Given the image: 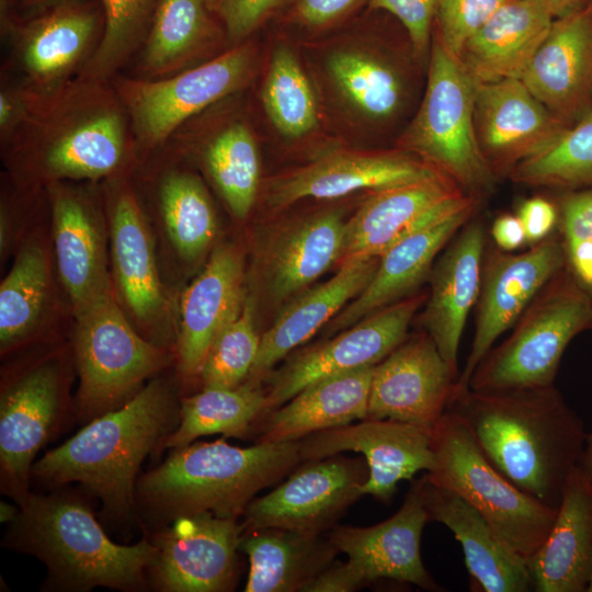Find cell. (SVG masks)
Returning a JSON list of instances; mask_svg holds the SVG:
<instances>
[{"mask_svg": "<svg viewBox=\"0 0 592 592\" xmlns=\"http://www.w3.org/2000/svg\"><path fill=\"white\" fill-rule=\"evenodd\" d=\"M303 462L357 452L368 468L362 494L391 501L397 486L434 465L433 430L394 420L366 418L356 424L312 433L298 441Z\"/></svg>", "mask_w": 592, "mask_h": 592, "instance_id": "23", "label": "cell"}, {"mask_svg": "<svg viewBox=\"0 0 592 592\" xmlns=\"http://www.w3.org/2000/svg\"><path fill=\"white\" fill-rule=\"evenodd\" d=\"M441 174L431 164L403 156L335 152L278 179L272 184L266 202L273 208H283L308 197L331 200Z\"/></svg>", "mask_w": 592, "mask_h": 592, "instance_id": "31", "label": "cell"}, {"mask_svg": "<svg viewBox=\"0 0 592 592\" xmlns=\"http://www.w3.org/2000/svg\"><path fill=\"white\" fill-rule=\"evenodd\" d=\"M521 80L563 122L592 100V0L556 19Z\"/></svg>", "mask_w": 592, "mask_h": 592, "instance_id": "30", "label": "cell"}, {"mask_svg": "<svg viewBox=\"0 0 592 592\" xmlns=\"http://www.w3.org/2000/svg\"><path fill=\"white\" fill-rule=\"evenodd\" d=\"M485 251V227L478 220H469L436 259L429 275L431 287L422 323L446 363L458 374L459 344L478 299Z\"/></svg>", "mask_w": 592, "mask_h": 592, "instance_id": "28", "label": "cell"}, {"mask_svg": "<svg viewBox=\"0 0 592 592\" xmlns=\"http://www.w3.org/2000/svg\"><path fill=\"white\" fill-rule=\"evenodd\" d=\"M433 449L428 479L467 501L527 560L549 534L558 509L526 494L501 474L453 412L447 411L433 429Z\"/></svg>", "mask_w": 592, "mask_h": 592, "instance_id": "10", "label": "cell"}, {"mask_svg": "<svg viewBox=\"0 0 592 592\" xmlns=\"http://www.w3.org/2000/svg\"><path fill=\"white\" fill-rule=\"evenodd\" d=\"M429 520L446 526L460 544L470 588L479 592H527L532 578L520 557L491 524L455 492L419 479Z\"/></svg>", "mask_w": 592, "mask_h": 592, "instance_id": "29", "label": "cell"}, {"mask_svg": "<svg viewBox=\"0 0 592 592\" xmlns=\"http://www.w3.org/2000/svg\"><path fill=\"white\" fill-rule=\"evenodd\" d=\"M253 66L252 47L239 44L169 77L115 76L111 81L128 114L139 164L162 150L187 121L241 89Z\"/></svg>", "mask_w": 592, "mask_h": 592, "instance_id": "13", "label": "cell"}, {"mask_svg": "<svg viewBox=\"0 0 592 592\" xmlns=\"http://www.w3.org/2000/svg\"><path fill=\"white\" fill-rule=\"evenodd\" d=\"M69 339L79 379L72 414L84 424L122 407L175 365V352L144 338L114 295L78 314Z\"/></svg>", "mask_w": 592, "mask_h": 592, "instance_id": "7", "label": "cell"}, {"mask_svg": "<svg viewBox=\"0 0 592 592\" xmlns=\"http://www.w3.org/2000/svg\"><path fill=\"white\" fill-rule=\"evenodd\" d=\"M327 67L343 95L364 114L386 117L396 111L401 87L385 64L363 53L342 50L329 57Z\"/></svg>", "mask_w": 592, "mask_h": 592, "instance_id": "44", "label": "cell"}, {"mask_svg": "<svg viewBox=\"0 0 592 592\" xmlns=\"http://www.w3.org/2000/svg\"><path fill=\"white\" fill-rule=\"evenodd\" d=\"M491 236L496 247L509 252H514L527 243L524 227L517 215L498 216L492 224Z\"/></svg>", "mask_w": 592, "mask_h": 592, "instance_id": "55", "label": "cell"}, {"mask_svg": "<svg viewBox=\"0 0 592 592\" xmlns=\"http://www.w3.org/2000/svg\"><path fill=\"white\" fill-rule=\"evenodd\" d=\"M439 0H371L369 7L395 15L407 30L418 53H422L430 38L431 24Z\"/></svg>", "mask_w": 592, "mask_h": 592, "instance_id": "49", "label": "cell"}, {"mask_svg": "<svg viewBox=\"0 0 592 592\" xmlns=\"http://www.w3.org/2000/svg\"><path fill=\"white\" fill-rule=\"evenodd\" d=\"M19 509L2 544L43 561L47 588L83 592L96 587L122 591L147 587L156 554L152 540L112 542L80 496L31 492Z\"/></svg>", "mask_w": 592, "mask_h": 592, "instance_id": "5", "label": "cell"}, {"mask_svg": "<svg viewBox=\"0 0 592 592\" xmlns=\"http://www.w3.org/2000/svg\"><path fill=\"white\" fill-rule=\"evenodd\" d=\"M264 111L285 137L298 138L312 130L318 121L310 82L287 47L273 53L263 89Z\"/></svg>", "mask_w": 592, "mask_h": 592, "instance_id": "43", "label": "cell"}, {"mask_svg": "<svg viewBox=\"0 0 592 592\" xmlns=\"http://www.w3.org/2000/svg\"><path fill=\"white\" fill-rule=\"evenodd\" d=\"M424 300L423 295H409L395 301L334 338L297 352L278 369L266 374V413L314 382L377 365L406 340L410 322Z\"/></svg>", "mask_w": 592, "mask_h": 592, "instance_id": "17", "label": "cell"}, {"mask_svg": "<svg viewBox=\"0 0 592 592\" xmlns=\"http://www.w3.org/2000/svg\"><path fill=\"white\" fill-rule=\"evenodd\" d=\"M11 61L21 82L45 91L79 75L103 33L102 7L61 0L26 20L5 19Z\"/></svg>", "mask_w": 592, "mask_h": 592, "instance_id": "16", "label": "cell"}, {"mask_svg": "<svg viewBox=\"0 0 592 592\" xmlns=\"http://www.w3.org/2000/svg\"><path fill=\"white\" fill-rule=\"evenodd\" d=\"M158 0H100L103 33L79 77L111 81L139 52L149 32Z\"/></svg>", "mask_w": 592, "mask_h": 592, "instance_id": "42", "label": "cell"}, {"mask_svg": "<svg viewBox=\"0 0 592 592\" xmlns=\"http://www.w3.org/2000/svg\"><path fill=\"white\" fill-rule=\"evenodd\" d=\"M554 21L547 0H506L467 41L458 61L475 83L521 79Z\"/></svg>", "mask_w": 592, "mask_h": 592, "instance_id": "32", "label": "cell"}, {"mask_svg": "<svg viewBox=\"0 0 592 592\" xmlns=\"http://www.w3.org/2000/svg\"><path fill=\"white\" fill-rule=\"evenodd\" d=\"M590 1L591 0H547L555 20L580 10Z\"/></svg>", "mask_w": 592, "mask_h": 592, "instance_id": "56", "label": "cell"}, {"mask_svg": "<svg viewBox=\"0 0 592 592\" xmlns=\"http://www.w3.org/2000/svg\"><path fill=\"white\" fill-rule=\"evenodd\" d=\"M205 0H158L134 77L160 79L191 68L213 35Z\"/></svg>", "mask_w": 592, "mask_h": 592, "instance_id": "38", "label": "cell"}, {"mask_svg": "<svg viewBox=\"0 0 592 592\" xmlns=\"http://www.w3.org/2000/svg\"><path fill=\"white\" fill-rule=\"evenodd\" d=\"M284 0H224L218 15L228 39L239 45L260 26Z\"/></svg>", "mask_w": 592, "mask_h": 592, "instance_id": "50", "label": "cell"}, {"mask_svg": "<svg viewBox=\"0 0 592 592\" xmlns=\"http://www.w3.org/2000/svg\"><path fill=\"white\" fill-rule=\"evenodd\" d=\"M0 89V140L5 138L22 121L27 107V87L9 81L2 76Z\"/></svg>", "mask_w": 592, "mask_h": 592, "instance_id": "53", "label": "cell"}, {"mask_svg": "<svg viewBox=\"0 0 592 592\" xmlns=\"http://www.w3.org/2000/svg\"><path fill=\"white\" fill-rule=\"evenodd\" d=\"M24 4L26 5H35V7H47V5H50V4H54L56 2H59L61 0H21Z\"/></svg>", "mask_w": 592, "mask_h": 592, "instance_id": "59", "label": "cell"}, {"mask_svg": "<svg viewBox=\"0 0 592 592\" xmlns=\"http://www.w3.org/2000/svg\"><path fill=\"white\" fill-rule=\"evenodd\" d=\"M195 156L231 216L248 218L260 183V157L252 132L241 121L221 124L202 141Z\"/></svg>", "mask_w": 592, "mask_h": 592, "instance_id": "40", "label": "cell"}, {"mask_svg": "<svg viewBox=\"0 0 592 592\" xmlns=\"http://www.w3.org/2000/svg\"><path fill=\"white\" fill-rule=\"evenodd\" d=\"M1 361L0 486L20 505L31 493L36 454L73 413L77 369L69 335Z\"/></svg>", "mask_w": 592, "mask_h": 592, "instance_id": "6", "label": "cell"}, {"mask_svg": "<svg viewBox=\"0 0 592 592\" xmlns=\"http://www.w3.org/2000/svg\"><path fill=\"white\" fill-rule=\"evenodd\" d=\"M254 316V304L247 296L240 315L217 334L207 352L198 376L202 388H236L248 379L261 340Z\"/></svg>", "mask_w": 592, "mask_h": 592, "instance_id": "45", "label": "cell"}, {"mask_svg": "<svg viewBox=\"0 0 592 592\" xmlns=\"http://www.w3.org/2000/svg\"><path fill=\"white\" fill-rule=\"evenodd\" d=\"M506 0H439L440 42L458 60L467 41Z\"/></svg>", "mask_w": 592, "mask_h": 592, "instance_id": "48", "label": "cell"}, {"mask_svg": "<svg viewBox=\"0 0 592 592\" xmlns=\"http://www.w3.org/2000/svg\"><path fill=\"white\" fill-rule=\"evenodd\" d=\"M478 200L459 193L434 206L407 235L394 242L378 260L367 286L327 325L332 334L409 295L429 278L437 255L468 223Z\"/></svg>", "mask_w": 592, "mask_h": 592, "instance_id": "19", "label": "cell"}, {"mask_svg": "<svg viewBox=\"0 0 592 592\" xmlns=\"http://www.w3.org/2000/svg\"><path fill=\"white\" fill-rule=\"evenodd\" d=\"M180 384L162 373L129 401L104 413L33 464L31 481L46 488L80 483L99 498L107 521L139 517L135 490L141 463L179 423Z\"/></svg>", "mask_w": 592, "mask_h": 592, "instance_id": "3", "label": "cell"}, {"mask_svg": "<svg viewBox=\"0 0 592 592\" xmlns=\"http://www.w3.org/2000/svg\"><path fill=\"white\" fill-rule=\"evenodd\" d=\"M357 0H298V19L309 26H322L345 14Z\"/></svg>", "mask_w": 592, "mask_h": 592, "instance_id": "54", "label": "cell"}, {"mask_svg": "<svg viewBox=\"0 0 592 592\" xmlns=\"http://www.w3.org/2000/svg\"><path fill=\"white\" fill-rule=\"evenodd\" d=\"M344 227L340 213L325 212L281 228L255 248L247 280L266 300L288 299L341 260Z\"/></svg>", "mask_w": 592, "mask_h": 592, "instance_id": "27", "label": "cell"}, {"mask_svg": "<svg viewBox=\"0 0 592 592\" xmlns=\"http://www.w3.org/2000/svg\"><path fill=\"white\" fill-rule=\"evenodd\" d=\"M585 592H592V562Z\"/></svg>", "mask_w": 592, "mask_h": 592, "instance_id": "61", "label": "cell"}, {"mask_svg": "<svg viewBox=\"0 0 592 592\" xmlns=\"http://www.w3.org/2000/svg\"><path fill=\"white\" fill-rule=\"evenodd\" d=\"M517 216L522 221L530 246L553 235L558 226V207L539 196L525 200L519 207Z\"/></svg>", "mask_w": 592, "mask_h": 592, "instance_id": "51", "label": "cell"}, {"mask_svg": "<svg viewBox=\"0 0 592 592\" xmlns=\"http://www.w3.org/2000/svg\"><path fill=\"white\" fill-rule=\"evenodd\" d=\"M19 510L20 509H16L12 504H9L8 502L2 501L1 509H0L1 522H9V523L12 522L16 517Z\"/></svg>", "mask_w": 592, "mask_h": 592, "instance_id": "58", "label": "cell"}, {"mask_svg": "<svg viewBox=\"0 0 592 592\" xmlns=\"http://www.w3.org/2000/svg\"><path fill=\"white\" fill-rule=\"evenodd\" d=\"M474 103V81L435 41L424 98L402 144L477 198L490 190L496 175L478 143Z\"/></svg>", "mask_w": 592, "mask_h": 592, "instance_id": "12", "label": "cell"}, {"mask_svg": "<svg viewBox=\"0 0 592 592\" xmlns=\"http://www.w3.org/2000/svg\"><path fill=\"white\" fill-rule=\"evenodd\" d=\"M49 215L46 190L21 187L5 177L0 197V264L3 269L29 234Z\"/></svg>", "mask_w": 592, "mask_h": 592, "instance_id": "47", "label": "cell"}, {"mask_svg": "<svg viewBox=\"0 0 592 592\" xmlns=\"http://www.w3.org/2000/svg\"><path fill=\"white\" fill-rule=\"evenodd\" d=\"M462 192L444 174L374 191L345 223L340 261L379 258L394 242L409 234L434 206Z\"/></svg>", "mask_w": 592, "mask_h": 592, "instance_id": "35", "label": "cell"}, {"mask_svg": "<svg viewBox=\"0 0 592 592\" xmlns=\"http://www.w3.org/2000/svg\"><path fill=\"white\" fill-rule=\"evenodd\" d=\"M474 119L480 149L494 175L510 173L567 128L521 79L475 83Z\"/></svg>", "mask_w": 592, "mask_h": 592, "instance_id": "25", "label": "cell"}, {"mask_svg": "<svg viewBox=\"0 0 592 592\" xmlns=\"http://www.w3.org/2000/svg\"><path fill=\"white\" fill-rule=\"evenodd\" d=\"M102 185L114 297L144 338L175 352L179 293L164 278L153 230L133 175Z\"/></svg>", "mask_w": 592, "mask_h": 592, "instance_id": "9", "label": "cell"}, {"mask_svg": "<svg viewBox=\"0 0 592 592\" xmlns=\"http://www.w3.org/2000/svg\"><path fill=\"white\" fill-rule=\"evenodd\" d=\"M72 323L56 272L48 215L20 244L0 283L1 360L68 337Z\"/></svg>", "mask_w": 592, "mask_h": 592, "instance_id": "15", "label": "cell"}, {"mask_svg": "<svg viewBox=\"0 0 592 592\" xmlns=\"http://www.w3.org/2000/svg\"><path fill=\"white\" fill-rule=\"evenodd\" d=\"M208 9L214 13H218L224 0H205Z\"/></svg>", "mask_w": 592, "mask_h": 592, "instance_id": "60", "label": "cell"}, {"mask_svg": "<svg viewBox=\"0 0 592 592\" xmlns=\"http://www.w3.org/2000/svg\"><path fill=\"white\" fill-rule=\"evenodd\" d=\"M565 267L592 296V185L566 193L558 206Z\"/></svg>", "mask_w": 592, "mask_h": 592, "instance_id": "46", "label": "cell"}, {"mask_svg": "<svg viewBox=\"0 0 592 592\" xmlns=\"http://www.w3.org/2000/svg\"><path fill=\"white\" fill-rule=\"evenodd\" d=\"M533 590L585 592L592 562V483L577 466L549 534L526 560Z\"/></svg>", "mask_w": 592, "mask_h": 592, "instance_id": "33", "label": "cell"}, {"mask_svg": "<svg viewBox=\"0 0 592 592\" xmlns=\"http://www.w3.org/2000/svg\"><path fill=\"white\" fill-rule=\"evenodd\" d=\"M563 267L565 254L558 232L521 253L486 248L475 333L459 374V387H468L474 371L497 339L513 327L533 298Z\"/></svg>", "mask_w": 592, "mask_h": 592, "instance_id": "20", "label": "cell"}, {"mask_svg": "<svg viewBox=\"0 0 592 592\" xmlns=\"http://www.w3.org/2000/svg\"><path fill=\"white\" fill-rule=\"evenodd\" d=\"M428 521L418 480L399 510L386 521L367 527L333 526L328 538L358 568L366 583L390 579L426 591H440L441 587L430 576L421 557V537Z\"/></svg>", "mask_w": 592, "mask_h": 592, "instance_id": "26", "label": "cell"}, {"mask_svg": "<svg viewBox=\"0 0 592 592\" xmlns=\"http://www.w3.org/2000/svg\"><path fill=\"white\" fill-rule=\"evenodd\" d=\"M375 366L321 378L261 419L257 442L285 443L367 418Z\"/></svg>", "mask_w": 592, "mask_h": 592, "instance_id": "36", "label": "cell"}, {"mask_svg": "<svg viewBox=\"0 0 592 592\" xmlns=\"http://www.w3.org/2000/svg\"><path fill=\"white\" fill-rule=\"evenodd\" d=\"M27 89L24 117L0 140L3 175L10 182L42 190L57 182L134 174L138 151L112 81L77 76L49 90Z\"/></svg>", "mask_w": 592, "mask_h": 592, "instance_id": "1", "label": "cell"}, {"mask_svg": "<svg viewBox=\"0 0 592 592\" xmlns=\"http://www.w3.org/2000/svg\"><path fill=\"white\" fill-rule=\"evenodd\" d=\"M239 550L249 560L244 592H304L338 553L321 535L281 528L244 531Z\"/></svg>", "mask_w": 592, "mask_h": 592, "instance_id": "37", "label": "cell"}, {"mask_svg": "<svg viewBox=\"0 0 592 592\" xmlns=\"http://www.w3.org/2000/svg\"><path fill=\"white\" fill-rule=\"evenodd\" d=\"M512 181L532 186L578 190L592 185V112L546 148L519 162Z\"/></svg>", "mask_w": 592, "mask_h": 592, "instance_id": "41", "label": "cell"}, {"mask_svg": "<svg viewBox=\"0 0 592 592\" xmlns=\"http://www.w3.org/2000/svg\"><path fill=\"white\" fill-rule=\"evenodd\" d=\"M368 468L361 459L333 455L305 460L271 492L253 499L243 516L244 531L281 528L319 536L363 494Z\"/></svg>", "mask_w": 592, "mask_h": 592, "instance_id": "18", "label": "cell"}, {"mask_svg": "<svg viewBox=\"0 0 592 592\" xmlns=\"http://www.w3.org/2000/svg\"><path fill=\"white\" fill-rule=\"evenodd\" d=\"M585 330H592V296L563 267L533 298L509 337L486 354L468 387L553 386L567 346Z\"/></svg>", "mask_w": 592, "mask_h": 592, "instance_id": "8", "label": "cell"}, {"mask_svg": "<svg viewBox=\"0 0 592 592\" xmlns=\"http://www.w3.org/2000/svg\"><path fill=\"white\" fill-rule=\"evenodd\" d=\"M301 462L298 441L240 447L223 437L173 448L160 466L137 479L138 516L158 526L204 512L238 519L259 491Z\"/></svg>", "mask_w": 592, "mask_h": 592, "instance_id": "4", "label": "cell"}, {"mask_svg": "<svg viewBox=\"0 0 592 592\" xmlns=\"http://www.w3.org/2000/svg\"><path fill=\"white\" fill-rule=\"evenodd\" d=\"M45 190L56 272L75 318L114 295L103 185L66 181Z\"/></svg>", "mask_w": 592, "mask_h": 592, "instance_id": "14", "label": "cell"}, {"mask_svg": "<svg viewBox=\"0 0 592 592\" xmlns=\"http://www.w3.org/2000/svg\"><path fill=\"white\" fill-rule=\"evenodd\" d=\"M141 162L133 181L149 217L164 278L180 294L219 240L212 197L179 157L162 149Z\"/></svg>", "mask_w": 592, "mask_h": 592, "instance_id": "11", "label": "cell"}, {"mask_svg": "<svg viewBox=\"0 0 592 592\" xmlns=\"http://www.w3.org/2000/svg\"><path fill=\"white\" fill-rule=\"evenodd\" d=\"M379 258L342 260L328 281L294 299L261 334L259 351L246 382L260 384L272 367L335 317L371 282Z\"/></svg>", "mask_w": 592, "mask_h": 592, "instance_id": "34", "label": "cell"}, {"mask_svg": "<svg viewBox=\"0 0 592 592\" xmlns=\"http://www.w3.org/2000/svg\"><path fill=\"white\" fill-rule=\"evenodd\" d=\"M458 378L425 331L406 338L374 367L367 418L433 430L448 410Z\"/></svg>", "mask_w": 592, "mask_h": 592, "instance_id": "24", "label": "cell"}, {"mask_svg": "<svg viewBox=\"0 0 592 592\" xmlns=\"http://www.w3.org/2000/svg\"><path fill=\"white\" fill-rule=\"evenodd\" d=\"M265 413L266 392L260 384L203 387L180 398L178 426L166 437L162 447H183L210 434L244 439Z\"/></svg>", "mask_w": 592, "mask_h": 592, "instance_id": "39", "label": "cell"}, {"mask_svg": "<svg viewBox=\"0 0 592 592\" xmlns=\"http://www.w3.org/2000/svg\"><path fill=\"white\" fill-rule=\"evenodd\" d=\"M489 462L537 501L558 509L579 465L587 431L553 386L477 390L459 387L448 410Z\"/></svg>", "mask_w": 592, "mask_h": 592, "instance_id": "2", "label": "cell"}, {"mask_svg": "<svg viewBox=\"0 0 592 592\" xmlns=\"http://www.w3.org/2000/svg\"><path fill=\"white\" fill-rule=\"evenodd\" d=\"M365 583L363 574L350 560L333 561L304 589V592H351Z\"/></svg>", "mask_w": 592, "mask_h": 592, "instance_id": "52", "label": "cell"}, {"mask_svg": "<svg viewBox=\"0 0 592 592\" xmlns=\"http://www.w3.org/2000/svg\"><path fill=\"white\" fill-rule=\"evenodd\" d=\"M578 466L592 483V426L589 431H587L585 441Z\"/></svg>", "mask_w": 592, "mask_h": 592, "instance_id": "57", "label": "cell"}, {"mask_svg": "<svg viewBox=\"0 0 592 592\" xmlns=\"http://www.w3.org/2000/svg\"><path fill=\"white\" fill-rule=\"evenodd\" d=\"M246 298L243 252L220 240L179 294L174 373L180 386L198 379L214 339L240 315Z\"/></svg>", "mask_w": 592, "mask_h": 592, "instance_id": "22", "label": "cell"}, {"mask_svg": "<svg viewBox=\"0 0 592 592\" xmlns=\"http://www.w3.org/2000/svg\"><path fill=\"white\" fill-rule=\"evenodd\" d=\"M237 519L209 512L181 516L152 537L148 577L162 592H225L235 589L239 543Z\"/></svg>", "mask_w": 592, "mask_h": 592, "instance_id": "21", "label": "cell"}]
</instances>
